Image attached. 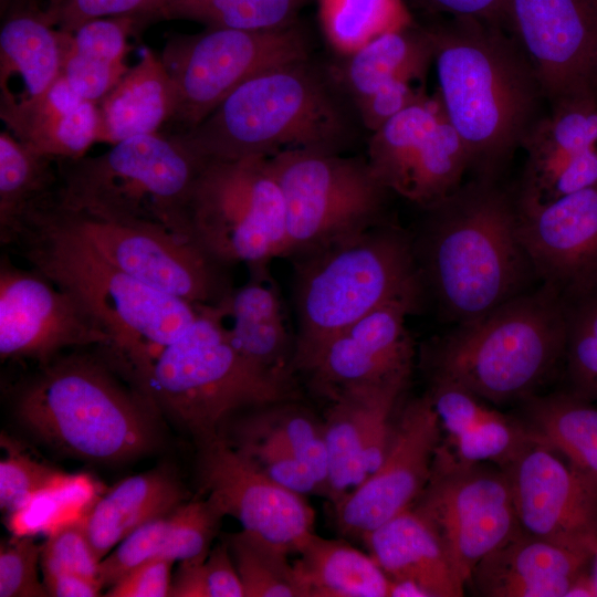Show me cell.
I'll use <instances>...</instances> for the list:
<instances>
[{
	"label": "cell",
	"mask_w": 597,
	"mask_h": 597,
	"mask_svg": "<svg viewBox=\"0 0 597 597\" xmlns=\"http://www.w3.org/2000/svg\"><path fill=\"white\" fill-rule=\"evenodd\" d=\"M595 2L597 3V0H595Z\"/></svg>",
	"instance_id": "cell-59"
},
{
	"label": "cell",
	"mask_w": 597,
	"mask_h": 597,
	"mask_svg": "<svg viewBox=\"0 0 597 597\" xmlns=\"http://www.w3.org/2000/svg\"><path fill=\"white\" fill-rule=\"evenodd\" d=\"M425 17H464L500 25L509 31L510 0H402Z\"/></svg>",
	"instance_id": "cell-52"
},
{
	"label": "cell",
	"mask_w": 597,
	"mask_h": 597,
	"mask_svg": "<svg viewBox=\"0 0 597 597\" xmlns=\"http://www.w3.org/2000/svg\"><path fill=\"white\" fill-rule=\"evenodd\" d=\"M53 0H43L44 7Z\"/></svg>",
	"instance_id": "cell-58"
},
{
	"label": "cell",
	"mask_w": 597,
	"mask_h": 597,
	"mask_svg": "<svg viewBox=\"0 0 597 597\" xmlns=\"http://www.w3.org/2000/svg\"><path fill=\"white\" fill-rule=\"evenodd\" d=\"M597 186V146L538 160H526L517 197L551 201Z\"/></svg>",
	"instance_id": "cell-44"
},
{
	"label": "cell",
	"mask_w": 597,
	"mask_h": 597,
	"mask_svg": "<svg viewBox=\"0 0 597 597\" xmlns=\"http://www.w3.org/2000/svg\"><path fill=\"white\" fill-rule=\"evenodd\" d=\"M9 1L10 0H0V7L6 6ZM22 1H25L28 3L34 4V6H40V7L44 8L43 0H22Z\"/></svg>",
	"instance_id": "cell-57"
},
{
	"label": "cell",
	"mask_w": 597,
	"mask_h": 597,
	"mask_svg": "<svg viewBox=\"0 0 597 597\" xmlns=\"http://www.w3.org/2000/svg\"><path fill=\"white\" fill-rule=\"evenodd\" d=\"M593 569H591V575L594 577V580H595V584H596V587H597V547L594 552V555H593Z\"/></svg>",
	"instance_id": "cell-56"
},
{
	"label": "cell",
	"mask_w": 597,
	"mask_h": 597,
	"mask_svg": "<svg viewBox=\"0 0 597 597\" xmlns=\"http://www.w3.org/2000/svg\"><path fill=\"white\" fill-rule=\"evenodd\" d=\"M174 561L150 558L128 570L105 594L108 597H166L169 596Z\"/></svg>",
	"instance_id": "cell-51"
},
{
	"label": "cell",
	"mask_w": 597,
	"mask_h": 597,
	"mask_svg": "<svg viewBox=\"0 0 597 597\" xmlns=\"http://www.w3.org/2000/svg\"><path fill=\"white\" fill-rule=\"evenodd\" d=\"M311 51V38L298 20L274 29L205 28L170 35L160 59L178 93L172 123L179 132L193 128L248 80L310 57Z\"/></svg>",
	"instance_id": "cell-12"
},
{
	"label": "cell",
	"mask_w": 597,
	"mask_h": 597,
	"mask_svg": "<svg viewBox=\"0 0 597 597\" xmlns=\"http://www.w3.org/2000/svg\"><path fill=\"white\" fill-rule=\"evenodd\" d=\"M564 305L566 390L597 404V290L566 298Z\"/></svg>",
	"instance_id": "cell-43"
},
{
	"label": "cell",
	"mask_w": 597,
	"mask_h": 597,
	"mask_svg": "<svg viewBox=\"0 0 597 597\" xmlns=\"http://www.w3.org/2000/svg\"><path fill=\"white\" fill-rule=\"evenodd\" d=\"M441 431L428 394L408 402L380 465L333 504L338 531L362 540L411 507L429 481Z\"/></svg>",
	"instance_id": "cell-19"
},
{
	"label": "cell",
	"mask_w": 597,
	"mask_h": 597,
	"mask_svg": "<svg viewBox=\"0 0 597 597\" xmlns=\"http://www.w3.org/2000/svg\"><path fill=\"white\" fill-rule=\"evenodd\" d=\"M411 507L433 527L465 584L483 557L521 532L505 471L464 462L446 443Z\"/></svg>",
	"instance_id": "cell-13"
},
{
	"label": "cell",
	"mask_w": 597,
	"mask_h": 597,
	"mask_svg": "<svg viewBox=\"0 0 597 597\" xmlns=\"http://www.w3.org/2000/svg\"><path fill=\"white\" fill-rule=\"evenodd\" d=\"M521 530L593 557L597 485L535 437L506 467Z\"/></svg>",
	"instance_id": "cell-17"
},
{
	"label": "cell",
	"mask_w": 597,
	"mask_h": 597,
	"mask_svg": "<svg viewBox=\"0 0 597 597\" xmlns=\"http://www.w3.org/2000/svg\"><path fill=\"white\" fill-rule=\"evenodd\" d=\"M227 441L279 484L301 495H323L314 474L286 448L265 439L234 433Z\"/></svg>",
	"instance_id": "cell-46"
},
{
	"label": "cell",
	"mask_w": 597,
	"mask_h": 597,
	"mask_svg": "<svg viewBox=\"0 0 597 597\" xmlns=\"http://www.w3.org/2000/svg\"><path fill=\"white\" fill-rule=\"evenodd\" d=\"M1 17L0 87L19 75L23 93L15 98L39 96L61 76L65 32L49 22L42 7L21 0L1 8Z\"/></svg>",
	"instance_id": "cell-32"
},
{
	"label": "cell",
	"mask_w": 597,
	"mask_h": 597,
	"mask_svg": "<svg viewBox=\"0 0 597 597\" xmlns=\"http://www.w3.org/2000/svg\"><path fill=\"white\" fill-rule=\"evenodd\" d=\"M164 0H60L61 21L75 29L91 20L109 17H135L144 22L160 19Z\"/></svg>",
	"instance_id": "cell-50"
},
{
	"label": "cell",
	"mask_w": 597,
	"mask_h": 597,
	"mask_svg": "<svg viewBox=\"0 0 597 597\" xmlns=\"http://www.w3.org/2000/svg\"><path fill=\"white\" fill-rule=\"evenodd\" d=\"M326 41L342 56L413 20L402 0H317Z\"/></svg>",
	"instance_id": "cell-39"
},
{
	"label": "cell",
	"mask_w": 597,
	"mask_h": 597,
	"mask_svg": "<svg viewBox=\"0 0 597 597\" xmlns=\"http://www.w3.org/2000/svg\"><path fill=\"white\" fill-rule=\"evenodd\" d=\"M310 0H164L161 20H188L205 28L274 29L297 21Z\"/></svg>",
	"instance_id": "cell-40"
},
{
	"label": "cell",
	"mask_w": 597,
	"mask_h": 597,
	"mask_svg": "<svg viewBox=\"0 0 597 597\" xmlns=\"http://www.w3.org/2000/svg\"><path fill=\"white\" fill-rule=\"evenodd\" d=\"M190 227L193 242L224 268L249 269L285 256V205L268 158L211 160L193 198Z\"/></svg>",
	"instance_id": "cell-11"
},
{
	"label": "cell",
	"mask_w": 597,
	"mask_h": 597,
	"mask_svg": "<svg viewBox=\"0 0 597 597\" xmlns=\"http://www.w3.org/2000/svg\"><path fill=\"white\" fill-rule=\"evenodd\" d=\"M101 116L98 143L161 132L172 123L178 93L160 56L145 48L139 61L97 103Z\"/></svg>",
	"instance_id": "cell-31"
},
{
	"label": "cell",
	"mask_w": 597,
	"mask_h": 597,
	"mask_svg": "<svg viewBox=\"0 0 597 597\" xmlns=\"http://www.w3.org/2000/svg\"><path fill=\"white\" fill-rule=\"evenodd\" d=\"M146 396L201 443L219 436L235 411L296 399L298 389L295 377L265 371L239 354L207 305L158 355Z\"/></svg>",
	"instance_id": "cell-9"
},
{
	"label": "cell",
	"mask_w": 597,
	"mask_h": 597,
	"mask_svg": "<svg viewBox=\"0 0 597 597\" xmlns=\"http://www.w3.org/2000/svg\"><path fill=\"white\" fill-rule=\"evenodd\" d=\"M293 261L294 373L306 374L343 329L386 303L425 291L412 234L392 220Z\"/></svg>",
	"instance_id": "cell-6"
},
{
	"label": "cell",
	"mask_w": 597,
	"mask_h": 597,
	"mask_svg": "<svg viewBox=\"0 0 597 597\" xmlns=\"http://www.w3.org/2000/svg\"><path fill=\"white\" fill-rule=\"evenodd\" d=\"M223 516L207 498L181 503L167 515L145 523L100 562L102 586H112L133 567L150 558L203 562Z\"/></svg>",
	"instance_id": "cell-29"
},
{
	"label": "cell",
	"mask_w": 597,
	"mask_h": 597,
	"mask_svg": "<svg viewBox=\"0 0 597 597\" xmlns=\"http://www.w3.org/2000/svg\"><path fill=\"white\" fill-rule=\"evenodd\" d=\"M64 474L10 449L0 462V506L13 513L30 498L52 488Z\"/></svg>",
	"instance_id": "cell-47"
},
{
	"label": "cell",
	"mask_w": 597,
	"mask_h": 597,
	"mask_svg": "<svg viewBox=\"0 0 597 597\" xmlns=\"http://www.w3.org/2000/svg\"><path fill=\"white\" fill-rule=\"evenodd\" d=\"M517 206L520 237L540 283L564 300L597 290V186L546 202L517 197Z\"/></svg>",
	"instance_id": "cell-21"
},
{
	"label": "cell",
	"mask_w": 597,
	"mask_h": 597,
	"mask_svg": "<svg viewBox=\"0 0 597 597\" xmlns=\"http://www.w3.org/2000/svg\"><path fill=\"white\" fill-rule=\"evenodd\" d=\"M422 298L390 301L343 329L306 373L312 387L331 400L352 386L411 374L416 352L407 318Z\"/></svg>",
	"instance_id": "cell-23"
},
{
	"label": "cell",
	"mask_w": 597,
	"mask_h": 597,
	"mask_svg": "<svg viewBox=\"0 0 597 597\" xmlns=\"http://www.w3.org/2000/svg\"><path fill=\"white\" fill-rule=\"evenodd\" d=\"M427 394L446 433L444 443L464 462L504 468L535 439L527 426L457 385L430 380Z\"/></svg>",
	"instance_id": "cell-28"
},
{
	"label": "cell",
	"mask_w": 597,
	"mask_h": 597,
	"mask_svg": "<svg viewBox=\"0 0 597 597\" xmlns=\"http://www.w3.org/2000/svg\"><path fill=\"white\" fill-rule=\"evenodd\" d=\"M293 567L302 597H388L390 579L370 554L313 533Z\"/></svg>",
	"instance_id": "cell-35"
},
{
	"label": "cell",
	"mask_w": 597,
	"mask_h": 597,
	"mask_svg": "<svg viewBox=\"0 0 597 597\" xmlns=\"http://www.w3.org/2000/svg\"><path fill=\"white\" fill-rule=\"evenodd\" d=\"M179 482L164 470L129 476L95 499L81 519L100 561L145 523L182 503Z\"/></svg>",
	"instance_id": "cell-33"
},
{
	"label": "cell",
	"mask_w": 597,
	"mask_h": 597,
	"mask_svg": "<svg viewBox=\"0 0 597 597\" xmlns=\"http://www.w3.org/2000/svg\"><path fill=\"white\" fill-rule=\"evenodd\" d=\"M597 587L591 572L580 574L570 586L566 597H596Z\"/></svg>",
	"instance_id": "cell-54"
},
{
	"label": "cell",
	"mask_w": 597,
	"mask_h": 597,
	"mask_svg": "<svg viewBox=\"0 0 597 597\" xmlns=\"http://www.w3.org/2000/svg\"><path fill=\"white\" fill-rule=\"evenodd\" d=\"M11 244L31 268L69 291L109 337L106 348L128 367L143 391L165 347L197 318L199 306L122 271L64 226L44 205Z\"/></svg>",
	"instance_id": "cell-3"
},
{
	"label": "cell",
	"mask_w": 597,
	"mask_h": 597,
	"mask_svg": "<svg viewBox=\"0 0 597 597\" xmlns=\"http://www.w3.org/2000/svg\"><path fill=\"white\" fill-rule=\"evenodd\" d=\"M565 342L564 300L540 283L431 338L421 355L430 380L451 383L500 405L538 394L563 366Z\"/></svg>",
	"instance_id": "cell-5"
},
{
	"label": "cell",
	"mask_w": 597,
	"mask_h": 597,
	"mask_svg": "<svg viewBox=\"0 0 597 597\" xmlns=\"http://www.w3.org/2000/svg\"><path fill=\"white\" fill-rule=\"evenodd\" d=\"M367 160L391 192L420 208L455 190L470 157L441 102L425 95L370 133Z\"/></svg>",
	"instance_id": "cell-15"
},
{
	"label": "cell",
	"mask_w": 597,
	"mask_h": 597,
	"mask_svg": "<svg viewBox=\"0 0 597 597\" xmlns=\"http://www.w3.org/2000/svg\"><path fill=\"white\" fill-rule=\"evenodd\" d=\"M591 561L521 530L483 557L468 583L485 597H566Z\"/></svg>",
	"instance_id": "cell-27"
},
{
	"label": "cell",
	"mask_w": 597,
	"mask_h": 597,
	"mask_svg": "<svg viewBox=\"0 0 597 597\" xmlns=\"http://www.w3.org/2000/svg\"><path fill=\"white\" fill-rule=\"evenodd\" d=\"M268 160L285 205V258L314 252L390 220L391 192L366 157L293 149Z\"/></svg>",
	"instance_id": "cell-10"
},
{
	"label": "cell",
	"mask_w": 597,
	"mask_h": 597,
	"mask_svg": "<svg viewBox=\"0 0 597 597\" xmlns=\"http://www.w3.org/2000/svg\"><path fill=\"white\" fill-rule=\"evenodd\" d=\"M528 429L597 485V405L561 390L522 401Z\"/></svg>",
	"instance_id": "cell-36"
},
{
	"label": "cell",
	"mask_w": 597,
	"mask_h": 597,
	"mask_svg": "<svg viewBox=\"0 0 597 597\" xmlns=\"http://www.w3.org/2000/svg\"><path fill=\"white\" fill-rule=\"evenodd\" d=\"M59 185L57 160L0 133V238L10 244L28 217L45 205Z\"/></svg>",
	"instance_id": "cell-37"
},
{
	"label": "cell",
	"mask_w": 597,
	"mask_h": 597,
	"mask_svg": "<svg viewBox=\"0 0 597 597\" xmlns=\"http://www.w3.org/2000/svg\"><path fill=\"white\" fill-rule=\"evenodd\" d=\"M332 66L369 133L426 95L433 48L421 22L388 30Z\"/></svg>",
	"instance_id": "cell-22"
},
{
	"label": "cell",
	"mask_w": 597,
	"mask_h": 597,
	"mask_svg": "<svg viewBox=\"0 0 597 597\" xmlns=\"http://www.w3.org/2000/svg\"><path fill=\"white\" fill-rule=\"evenodd\" d=\"M97 345L109 337L83 305L41 272L0 264V356L48 365L70 348Z\"/></svg>",
	"instance_id": "cell-18"
},
{
	"label": "cell",
	"mask_w": 597,
	"mask_h": 597,
	"mask_svg": "<svg viewBox=\"0 0 597 597\" xmlns=\"http://www.w3.org/2000/svg\"><path fill=\"white\" fill-rule=\"evenodd\" d=\"M7 130L35 151L55 160H74L98 143V104L77 95L62 75L39 96L0 95Z\"/></svg>",
	"instance_id": "cell-26"
},
{
	"label": "cell",
	"mask_w": 597,
	"mask_h": 597,
	"mask_svg": "<svg viewBox=\"0 0 597 597\" xmlns=\"http://www.w3.org/2000/svg\"><path fill=\"white\" fill-rule=\"evenodd\" d=\"M169 596L244 597L227 542L216 545L201 563H180Z\"/></svg>",
	"instance_id": "cell-45"
},
{
	"label": "cell",
	"mask_w": 597,
	"mask_h": 597,
	"mask_svg": "<svg viewBox=\"0 0 597 597\" xmlns=\"http://www.w3.org/2000/svg\"><path fill=\"white\" fill-rule=\"evenodd\" d=\"M249 280L210 305L229 342L248 362L276 375L295 377V335L269 264L249 268Z\"/></svg>",
	"instance_id": "cell-25"
},
{
	"label": "cell",
	"mask_w": 597,
	"mask_h": 597,
	"mask_svg": "<svg viewBox=\"0 0 597 597\" xmlns=\"http://www.w3.org/2000/svg\"><path fill=\"white\" fill-rule=\"evenodd\" d=\"M143 20L109 17L65 32L61 75L81 97L98 103L129 69V36Z\"/></svg>",
	"instance_id": "cell-34"
},
{
	"label": "cell",
	"mask_w": 597,
	"mask_h": 597,
	"mask_svg": "<svg viewBox=\"0 0 597 597\" xmlns=\"http://www.w3.org/2000/svg\"><path fill=\"white\" fill-rule=\"evenodd\" d=\"M509 31L531 62L549 108L597 97L595 0H510Z\"/></svg>",
	"instance_id": "cell-16"
},
{
	"label": "cell",
	"mask_w": 597,
	"mask_h": 597,
	"mask_svg": "<svg viewBox=\"0 0 597 597\" xmlns=\"http://www.w3.org/2000/svg\"><path fill=\"white\" fill-rule=\"evenodd\" d=\"M17 413L39 439L70 457L119 463L155 444L146 409L112 374L86 355L59 356L20 394Z\"/></svg>",
	"instance_id": "cell-8"
},
{
	"label": "cell",
	"mask_w": 597,
	"mask_h": 597,
	"mask_svg": "<svg viewBox=\"0 0 597 597\" xmlns=\"http://www.w3.org/2000/svg\"><path fill=\"white\" fill-rule=\"evenodd\" d=\"M210 161L180 132L134 136L97 156L57 160L55 203L90 217L157 224L193 242L191 207Z\"/></svg>",
	"instance_id": "cell-7"
},
{
	"label": "cell",
	"mask_w": 597,
	"mask_h": 597,
	"mask_svg": "<svg viewBox=\"0 0 597 597\" xmlns=\"http://www.w3.org/2000/svg\"><path fill=\"white\" fill-rule=\"evenodd\" d=\"M410 375L352 386L331 399L323 425L328 459L326 498L332 504L380 465L392 434L391 416Z\"/></svg>",
	"instance_id": "cell-24"
},
{
	"label": "cell",
	"mask_w": 597,
	"mask_h": 597,
	"mask_svg": "<svg viewBox=\"0 0 597 597\" xmlns=\"http://www.w3.org/2000/svg\"><path fill=\"white\" fill-rule=\"evenodd\" d=\"M100 562L81 520L50 533L42 546L43 574L69 572L100 580Z\"/></svg>",
	"instance_id": "cell-48"
},
{
	"label": "cell",
	"mask_w": 597,
	"mask_h": 597,
	"mask_svg": "<svg viewBox=\"0 0 597 597\" xmlns=\"http://www.w3.org/2000/svg\"><path fill=\"white\" fill-rule=\"evenodd\" d=\"M43 583L54 597H95L103 587L98 579L69 572L43 574Z\"/></svg>",
	"instance_id": "cell-53"
},
{
	"label": "cell",
	"mask_w": 597,
	"mask_h": 597,
	"mask_svg": "<svg viewBox=\"0 0 597 597\" xmlns=\"http://www.w3.org/2000/svg\"><path fill=\"white\" fill-rule=\"evenodd\" d=\"M597 146V97L549 108L526 137V159L569 155Z\"/></svg>",
	"instance_id": "cell-42"
},
{
	"label": "cell",
	"mask_w": 597,
	"mask_h": 597,
	"mask_svg": "<svg viewBox=\"0 0 597 597\" xmlns=\"http://www.w3.org/2000/svg\"><path fill=\"white\" fill-rule=\"evenodd\" d=\"M199 446V478L208 499L242 530L296 553L314 533V511L303 495L268 476L221 433Z\"/></svg>",
	"instance_id": "cell-20"
},
{
	"label": "cell",
	"mask_w": 597,
	"mask_h": 597,
	"mask_svg": "<svg viewBox=\"0 0 597 597\" xmlns=\"http://www.w3.org/2000/svg\"><path fill=\"white\" fill-rule=\"evenodd\" d=\"M295 400L253 408L238 421L233 433L265 439L290 450L314 474L326 496L328 459L324 425Z\"/></svg>",
	"instance_id": "cell-38"
},
{
	"label": "cell",
	"mask_w": 597,
	"mask_h": 597,
	"mask_svg": "<svg viewBox=\"0 0 597 597\" xmlns=\"http://www.w3.org/2000/svg\"><path fill=\"white\" fill-rule=\"evenodd\" d=\"M359 124L332 66L310 56L253 76L180 133L211 160H239L293 149L343 153Z\"/></svg>",
	"instance_id": "cell-4"
},
{
	"label": "cell",
	"mask_w": 597,
	"mask_h": 597,
	"mask_svg": "<svg viewBox=\"0 0 597 597\" xmlns=\"http://www.w3.org/2000/svg\"><path fill=\"white\" fill-rule=\"evenodd\" d=\"M49 210L112 264L140 282L196 306L217 304L232 287L226 269L195 242L147 222H126Z\"/></svg>",
	"instance_id": "cell-14"
},
{
	"label": "cell",
	"mask_w": 597,
	"mask_h": 597,
	"mask_svg": "<svg viewBox=\"0 0 597 597\" xmlns=\"http://www.w3.org/2000/svg\"><path fill=\"white\" fill-rule=\"evenodd\" d=\"M226 542L244 597H302L290 552L244 530Z\"/></svg>",
	"instance_id": "cell-41"
},
{
	"label": "cell",
	"mask_w": 597,
	"mask_h": 597,
	"mask_svg": "<svg viewBox=\"0 0 597 597\" xmlns=\"http://www.w3.org/2000/svg\"><path fill=\"white\" fill-rule=\"evenodd\" d=\"M362 540L390 580H411L429 597L463 596L465 583L433 527L415 509L405 510Z\"/></svg>",
	"instance_id": "cell-30"
},
{
	"label": "cell",
	"mask_w": 597,
	"mask_h": 597,
	"mask_svg": "<svg viewBox=\"0 0 597 597\" xmlns=\"http://www.w3.org/2000/svg\"><path fill=\"white\" fill-rule=\"evenodd\" d=\"M388 597H429L428 594L411 580H390Z\"/></svg>",
	"instance_id": "cell-55"
},
{
	"label": "cell",
	"mask_w": 597,
	"mask_h": 597,
	"mask_svg": "<svg viewBox=\"0 0 597 597\" xmlns=\"http://www.w3.org/2000/svg\"><path fill=\"white\" fill-rule=\"evenodd\" d=\"M421 209L415 261L444 320H475L532 290L537 276L519 232L516 191L502 180L472 177Z\"/></svg>",
	"instance_id": "cell-2"
},
{
	"label": "cell",
	"mask_w": 597,
	"mask_h": 597,
	"mask_svg": "<svg viewBox=\"0 0 597 597\" xmlns=\"http://www.w3.org/2000/svg\"><path fill=\"white\" fill-rule=\"evenodd\" d=\"M42 546L28 536H20L18 540L1 544V597L49 596L44 583L40 582L38 575Z\"/></svg>",
	"instance_id": "cell-49"
},
{
	"label": "cell",
	"mask_w": 597,
	"mask_h": 597,
	"mask_svg": "<svg viewBox=\"0 0 597 597\" xmlns=\"http://www.w3.org/2000/svg\"><path fill=\"white\" fill-rule=\"evenodd\" d=\"M438 97L464 143L472 177L502 180L547 103L523 49L506 29L464 17H426Z\"/></svg>",
	"instance_id": "cell-1"
}]
</instances>
